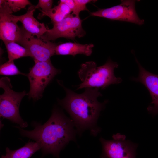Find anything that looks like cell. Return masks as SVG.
<instances>
[{
  "instance_id": "1",
  "label": "cell",
  "mask_w": 158,
  "mask_h": 158,
  "mask_svg": "<svg viewBox=\"0 0 158 158\" xmlns=\"http://www.w3.org/2000/svg\"><path fill=\"white\" fill-rule=\"evenodd\" d=\"M32 130L17 126L21 135L34 140L45 153L59 157L60 151L71 140H75L76 131L72 120L55 108L48 120L44 124L34 122Z\"/></svg>"
},
{
  "instance_id": "10",
  "label": "cell",
  "mask_w": 158,
  "mask_h": 158,
  "mask_svg": "<svg viewBox=\"0 0 158 158\" xmlns=\"http://www.w3.org/2000/svg\"><path fill=\"white\" fill-rule=\"evenodd\" d=\"M13 13L6 0L0 6V38L4 42L13 41L19 44L22 30L18 26V21Z\"/></svg>"
},
{
  "instance_id": "5",
  "label": "cell",
  "mask_w": 158,
  "mask_h": 158,
  "mask_svg": "<svg viewBox=\"0 0 158 158\" xmlns=\"http://www.w3.org/2000/svg\"><path fill=\"white\" fill-rule=\"evenodd\" d=\"M60 72V70L53 66L50 59L35 61L34 65L26 74L30 85L27 94L29 98L35 100L40 98L45 87Z\"/></svg>"
},
{
  "instance_id": "23",
  "label": "cell",
  "mask_w": 158,
  "mask_h": 158,
  "mask_svg": "<svg viewBox=\"0 0 158 158\" xmlns=\"http://www.w3.org/2000/svg\"><path fill=\"white\" fill-rule=\"evenodd\" d=\"M1 158H6L5 155L2 156Z\"/></svg>"
},
{
  "instance_id": "22",
  "label": "cell",
  "mask_w": 158,
  "mask_h": 158,
  "mask_svg": "<svg viewBox=\"0 0 158 158\" xmlns=\"http://www.w3.org/2000/svg\"><path fill=\"white\" fill-rule=\"evenodd\" d=\"M5 0H0V6L5 1Z\"/></svg>"
},
{
  "instance_id": "15",
  "label": "cell",
  "mask_w": 158,
  "mask_h": 158,
  "mask_svg": "<svg viewBox=\"0 0 158 158\" xmlns=\"http://www.w3.org/2000/svg\"><path fill=\"white\" fill-rule=\"evenodd\" d=\"M72 12L70 8L60 1L57 5L52 8L47 13H42V16H47L51 20L53 24L59 22Z\"/></svg>"
},
{
  "instance_id": "3",
  "label": "cell",
  "mask_w": 158,
  "mask_h": 158,
  "mask_svg": "<svg viewBox=\"0 0 158 158\" xmlns=\"http://www.w3.org/2000/svg\"><path fill=\"white\" fill-rule=\"evenodd\" d=\"M118 67L116 62L109 59L104 64L97 66L96 63L88 61L81 65L78 72L81 83L77 89L87 88L104 89L109 85L118 84L122 82L120 77L114 75V70Z\"/></svg>"
},
{
  "instance_id": "7",
  "label": "cell",
  "mask_w": 158,
  "mask_h": 158,
  "mask_svg": "<svg viewBox=\"0 0 158 158\" xmlns=\"http://www.w3.org/2000/svg\"><path fill=\"white\" fill-rule=\"evenodd\" d=\"M82 22L79 16L72 13L61 21L54 24L53 27L48 29L42 36L50 41L59 38L74 40L77 37H82L86 34L82 27Z\"/></svg>"
},
{
  "instance_id": "8",
  "label": "cell",
  "mask_w": 158,
  "mask_h": 158,
  "mask_svg": "<svg viewBox=\"0 0 158 158\" xmlns=\"http://www.w3.org/2000/svg\"><path fill=\"white\" fill-rule=\"evenodd\" d=\"M112 138L111 140L100 138L102 148L101 158H135L137 144L119 133L114 135Z\"/></svg>"
},
{
  "instance_id": "12",
  "label": "cell",
  "mask_w": 158,
  "mask_h": 158,
  "mask_svg": "<svg viewBox=\"0 0 158 158\" xmlns=\"http://www.w3.org/2000/svg\"><path fill=\"white\" fill-rule=\"evenodd\" d=\"M35 6H30L25 14L15 17L18 21L20 22L23 26V28L31 34L42 36L47 31L48 29L44 23L38 21L33 16L35 10Z\"/></svg>"
},
{
  "instance_id": "4",
  "label": "cell",
  "mask_w": 158,
  "mask_h": 158,
  "mask_svg": "<svg viewBox=\"0 0 158 158\" xmlns=\"http://www.w3.org/2000/svg\"><path fill=\"white\" fill-rule=\"evenodd\" d=\"M0 87L4 90L0 95V117L19 125L21 128L27 127L28 124L21 118L19 110L22 98L27 95L26 92H18L13 91L10 80L8 77L1 78Z\"/></svg>"
},
{
  "instance_id": "16",
  "label": "cell",
  "mask_w": 158,
  "mask_h": 158,
  "mask_svg": "<svg viewBox=\"0 0 158 158\" xmlns=\"http://www.w3.org/2000/svg\"><path fill=\"white\" fill-rule=\"evenodd\" d=\"M7 49L9 60L13 61L24 57L31 56L27 49L18 44L13 41L4 42Z\"/></svg>"
},
{
  "instance_id": "9",
  "label": "cell",
  "mask_w": 158,
  "mask_h": 158,
  "mask_svg": "<svg viewBox=\"0 0 158 158\" xmlns=\"http://www.w3.org/2000/svg\"><path fill=\"white\" fill-rule=\"evenodd\" d=\"M135 0H122L121 3L110 8L100 9L91 12L93 16L112 20L126 21L141 25L144 20L138 16L135 9Z\"/></svg>"
},
{
  "instance_id": "19",
  "label": "cell",
  "mask_w": 158,
  "mask_h": 158,
  "mask_svg": "<svg viewBox=\"0 0 158 158\" xmlns=\"http://www.w3.org/2000/svg\"><path fill=\"white\" fill-rule=\"evenodd\" d=\"M74 1L75 7L72 14L78 16H79L80 12L82 11H89L86 6V5L88 3L95 1V0H74Z\"/></svg>"
},
{
  "instance_id": "11",
  "label": "cell",
  "mask_w": 158,
  "mask_h": 158,
  "mask_svg": "<svg viewBox=\"0 0 158 158\" xmlns=\"http://www.w3.org/2000/svg\"><path fill=\"white\" fill-rule=\"evenodd\" d=\"M139 68L138 77L132 79L143 84L148 90L152 98L150 104L147 108L148 111L153 115L158 114V75L151 73L145 69L136 59Z\"/></svg>"
},
{
  "instance_id": "17",
  "label": "cell",
  "mask_w": 158,
  "mask_h": 158,
  "mask_svg": "<svg viewBox=\"0 0 158 158\" xmlns=\"http://www.w3.org/2000/svg\"><path fill=\"white\" fill-rule=\"evenodd\" d=\"M0 75L5 76H11L18 75H26L21 73L14 64L13 61L8 60L1 65L0 67Z\"/></svg>"
},
{
  "instance_id": "13",
  "label": "cell",
  "mask_w": 158,
  "mask_h": 158,
  "mask_svg": "<svg viewBox=\"0 0 158 158\" xmlns=\"http://www.w3.org/2000/svg\"><path fill=\"white\" fill-rule=\"evenodd\" d=\"M94 45L93 44H82L76 42H67L58 44L55 49V54L61 55H72L79 54L87 56L91 55Z\"/></svg>"
},
{
  "instance_id": "6",
  "label": "cell",
  "mask_w": 158,
  "mask_h": 158,
  "mask_svg": "<svg viewBox=\"0 0 158 158\" xmlns=\"http://www.w3.org/2000/svg\"><path fill=\"white\" fill-rule=\"evenodd\" d=\"M22 35L19 44L26 48L34 61H45L55 54L58 44L44 39L42 36L35 35L21 29Z\"/></svg>"
},
{
  "instance_id": "2",
  "label": "cell",
  "mask_w": 158,
  "mask_h": 158,
  "mask_svg": "<svg viewBox=\"0 0 158 158\" xmlns=\"http://www.w3.org/2000/svg\"><path fill=\"white\" fill-rule=\"evenodd\" d=\"M59 83L64 89L66 95L63 99L59 100V104L71 116L76 131L80 135L85 130H89L94 136L100 131L97 122L101 111L107 101H98V97L102 95L97 88H87L84 92L76 93Z\"/></svg>"
},
{
  "instance_id": "20",
  "label": "cell",
  "mask_w": 158,
  "mask_h": 158,
  "mask_svg": "<svg viewBox=\"0 0 158 158\" xmlns=\"http://www.w3.org/2000/svg\"><path fill=\"white\" fill-rule=\"evenodd\" d=\"M53 1L52 0H39L37 4L35 6V9L40 8L42 13H47L52 8Z\"/></svg>"
},
{
  "instance_id": "18",
  "label": "cell",
  "mask_w": 158,
  "mask_h": 158,
  "mask_svg": "<svg viewBox=\"0 0 158 158\" xmlns=\"http://www.w3.org/2000/svg\"><path fill=\"white\" fill-rule=\"evenodd\" d=\"M6 3L10 9L13 12L20 11L22 9L25 8L28 5L32 6V4L28 0H7Z\"/></svg>"
},
{
  "instance_id": "21",
  "label": "cell",
  "mask_w": 158,
  "mask_h": 158,
  "mask_svg": "<svg viewBox=\"0 0 158 158\" xmlns=\"http://www.w3.org/2000/svg\"><path fill=\"white\" fill-rule=\"evenodd\" d=\"M60 1L68 6L71 10L72 12H73L75 7L74 0H61Z\"/></svg>"
},
{
  "instance_id": "14",
  "label": "cell",
  "mask_w": 158,
  "mask_h": 158,
  "mask_svg": "<svg viewBox=\"0 0 158 158\" xmlns=\"http://www.w3.org/2000/svg\"><path fill=\"white\" fill-rule=\"evenodd\" d=\"M41 149L36 142H30L24 146L15 150L6 149V158H30L36 151Z\"/></svg>"
}]
</instances>
